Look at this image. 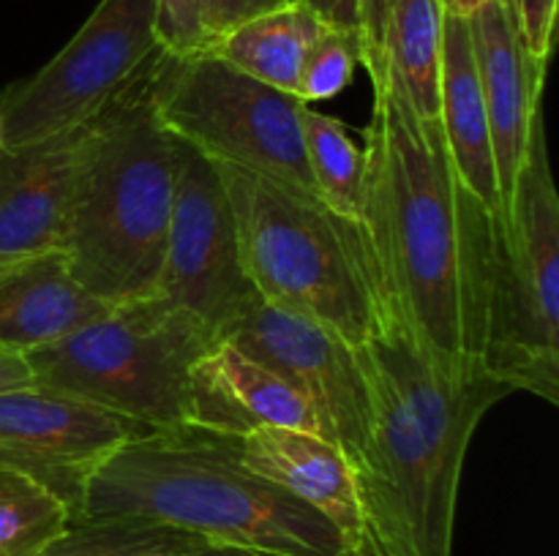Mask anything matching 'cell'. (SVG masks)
I'll return each mask as SVG.
<instances>
[{
  "instance_id": "6da1fadb",
  "label": "cell",
  "mask_w": 559,
  "mask_h": 556,
  "mask_svg": "<svg viewBox=\"0 0 559 556\" xmlns=\"http://www.w3.org/2000/svg\"><path fill=\"white\" fill-rule=\"evenodd\" d=\"M371 85L360 221L388 309L431 358L475 365L486 341L495 213L459 180L440 118H420L388 65Z\"/></svg>"
},
{
  "instance_id": "7a4b0ae2",
  "label": "cell",
  "mask_w": 559,
  "mask_h": 556,
  "mask_svg": "<svg viewBox=\"0 0 559 556\" xmlns=\"http://www.w3.org/2000/svg\"><path fill=\"white\" fill-rule=\"evenodd\" d=\"M358 354L371 396L369 439L353 461L364 548L377 556H453L467 447L511 387L480 363L431 358L393 316Z\"/></svg>"
},
{
  "instance_id": "3957f363",
  "label": "cell",
  "mask_w": 559,
  "mask_h": 556,
  "mask_svg": "<svg viewBox=\"0 0 559 556\" xmlns=\"http://www.w3.org/2000/svg\"><path fill=\"white\" fill-rule=\"evenodd\" d=\"M74 521L162 523L205 543L273 556H333L344 548L328 518L240 463L238 436L194 425L120 445L87 478Z\"/></svg>"
},
{
  "instance_id": "277c9868",
  "label": "cell",
  "mask_w": 559,
  "mask_h": 556,
  "mask_svg": "<svg viewBox=\"0 0 559 556\" xmlns=\"http://www.w3.org/2000/svg\"><path fill=\"white\" fill-rule=\"evenodd\" d=\"M153 63L115 98L71 185L60 234L74 281L107 305L156 294L167 251L180 140L153 112Z\"/></svg>"
},
{
  "instance_id": "5b68a950",
  "label": "cell",
  "mask_w": 559,
  "mask_h": 556,
  "mask_svg": "<svg viewBox=\"0 0 559 556\" xmlns=\"http://www.w3.org/2000/svg\"><path fill=\"white\" fill-rule=\"evenodd\" d=\"M216 167L257 294L320 322L355 349L380 336L391 309L364 221L251 169Z\"/></svg>"
},
{
  "instance_id": "8992f818",
  "label": "cell",
  "mask_w": 559,
  "mask_h": 556,
  "mask_svg": "<svg viewBox=\"0 0 559 556\" xmlns=\"http://www.w3.org/2000/svg\"><path fill=\"white\" fill-rule=\"evenodd\" d=\"M222 341L158 294L109 305L60 341L27 352L33 382L153 428L186 425L197 360Z\"/></svg>"
},
{
  "instance_id": "52a82bcc",
  "label": "cell",
  "mask_w": 559,
  "mask_h": 556,
  "mask_svg": "<svg viewBox=\"0 0 559 556\" xmlns=\"http://www.w3.org/2000/svg\"><path fill=\"white\" fill-rule=\"evenodd\" d=\"M480 363L511 392L559 401V200L544 104L533 118L508 221L495 216Z\"/></svg>"
},
{
  "instance_id": "ba28073f",
  "label": "cell",
  "mask_w": 559,
  "mask_h": 556,
  "mask_svg": "<svg viewBox=\"0 0 559 556\" xmlns=\"http://www.w3.org/2000/svg\"><path fill=\"white\" fill-rule=\"evenodd\" d=\"M147 93L158 123L202 156L317 196L300 123L306 101L298 96L233 69L207 49L186 58L158 55Z\"/></svg>"
},
{
  "instance_id": "9c48e42d",
  "label": "cell",
  "mask_w": 559,
  "mask_h": 556,
  "mask_svg": "<svg viewBox=\"0 0 559 556\" xmlns=\"http://www.w3.org/2000/svg\"><path fill=\"white\" fill-rule=\"evenodd\" d=\"M158 0H102L47 65L0 90V147L36 145L96 118L164 52Z\"/></svg>"
},
{
  "instance_id": "30bf717a",
  "label": "cell",
  "mask_w": 559,
  "mask_h": 556,
  "mask_svg": "<svg viewBox=\"0 0 559 556\" xmlns=\"http://www.w3.org/2000/svg\"><path fill=\"white\" fill-rule=\"evenodd\" d=\"M156 294L224 338L257 303L240 259L238 229L216 161L180 142L167 251Z\"/></svg>"
},
{
  "instance_id": "8fae6325",
  "label": "cell",
  "mask_w": 559,
  "mask_h": 556,
  "mask_svg": "<svg viewBox=\"0 0 559 556\" xmlns=\"http://www.w3.org/2000/svg\"><path fill=\"white\" fill-rule=\"evenodd\" d=\"M224 341L293 385L320 414L328 439L349 463L364 452L371 425V396L358 349L295 311L257 300Z\"/></svg>"
},
{
  "instance_id": "7c38bea8",
  "label": "cell",
  "mask_w": 559,
  "mask_h": 556,
  "mask_svg": "<svg viewBox=\"0 0 559 556\" xmlns=\"http://www.w3.org/2000/svg\"><path fill=\"white\" fill-rule=\"evenodd\" d=\"M151 431L158 428L41 385L0 392V469L52 491L69 505L71 521L96 467Z\"/></svg>"
},
{
  "instance_id": "4fadbf2b",
  "label": "cell",
  "mask_w": 559,
  "mask_h": 556,
  "mask_svg": "<svg viewBox=\"0 0 559 556\" xmlns=\"http://www.w3.org/2000/svg\"><path fill=\"white\" fill-rule=\"evenodd\" d=\"M467 22L489 114L497 191L508 221L519 172L527 156L533 118L540 107L546 69L524 44L516 0H486L467 16Z\"/></svg>"
},
{
  "instance_id": "5bb4252c",
  "label": "cell",
  "mask_w": 559,
  "mask_h": 556,
  "mask_svg": "<svg viewBox=\"0 0 559 556\" xmlns=\"http://www.w3.org/2000/svg\"><path fill=\"white\" fill-rule=\"evenodd\" d=\"M112 104L52 140L0 147V267L60 249L71 185Z\"/></svg>"
},
{
  "instance_id": "9a60e30c",
  "label": "cell",
  "mask_w": 559,
  "mask_h": 556,
  "mask_svg": "<svg viewBox=\"0 0 559 556\" xmlns=\"http://www.w3.org/2000/svg\"><path fill=\"white\" fill-rule=\"evenodd\" d=\"M186 425L224 436L273 425L328 439L320 414L293 385L224 338L191 368Z\"/></svg>"
},
{
  "instance_id": "2e32d148",
  "label": "cell",
  "mask_w": 559,
  "mask_h": 556,
  "mask_svg": "<svg viewBox=\"0 0 559 556\" xmlns=\"http://www.w3.org/2000/svg\"><path fill=\"white\" fill-rule=\"evenodd\" d=\"M246 469L278 485L336 527L344 545L364 548L358 483L349 458L336 442L298 428H257L238 436Z\"/></svg>"
},
{
  "instance_id": "e0dca14e",
  "label": "cell",
  "mask_w": 559,
  "mask_h": 556,
  "mask_svg": "<svg viewBox=\"0 0 559 556\" xmlns=\"http://www.w3.org/2000/svg\"><path fill=\"white\" fill-rule=\"evenodd\" d=\"M109 305L74 281L63 251L0 267V347L33 352L80 330Z\"/></svg>"
},
{
  "instance_id": "ac0fdd59",
  "label": "cell",
  "mask_w": 559,
  "mask_h": 556,
  "mask_svg": "<svg viewBox=\"0 0 559 556\" xmlns=\"http://www.w3.org/2000/svg\"><path fill=\"white\" fill-rule=\"evenodd\" d=\"M440 123L459 180L478 196L486 210L506 221L497 191L489 114L475 65L473 33L467 16L459 14H445L442 20Z\"/></svg>"
},
{
  "instance_id": "d6986e66",
  "label": "cell",
  "mask_w": 559,
  "mask_h": 556,
  "mask_svg": "<svg viewBox=\"0 0 559 556\" xmlns=\"http://www.w3.org/2000/svg\"><path fill=\"white\" fill-rule=\"evenodd\" d=\"M325 31L328 25L314 11L289 3L243 22L205 49L233 69L298 96L306 58Z\"/></svg>"
},
{
  "instance_id": "ffe728a7",
  "label": "cell",
  "mask_w": 559,
  "mask_h": 556,
  "mask_svg": "<svg viewBox=\"0 0 559 556\" xmlns=\"http://www.w3.org/2000/svg\"><path fill=\"white\" fill-rule=\"evenodd\" d=\"M442 20L440 0H396L388 20L385 65L424 120L440 118Z\"/></svg>"
},
{
  "instance_id": "44dd1931",
  "label": "cell",
  "mask_w": 559,
  "mask_h": 556,
  "mask_svg": "<svg viewBox=\"0 0 559 556\" xmlns=\"http://www.w3.org/2000/svg\"><path fill=\"white\" fill-rule=\"evenodd\" d=\"M304 145L317 196L342 216L360 221L366 191V150L355 145L342 120L306 104Z\"/></svg>"
},
{
  "instance_id": "7402d4cb",
  "label": "cell",
  "mask_w": 559,
  "mask_h": 556,
  "mask_svg": "<svg viewBox=\"0 0 559 556\" xmlns=\"http://www.w3.org/2000/svg\"><path fill=\"white\" fill-rule=\"evenodd\" d=\"M197 534L145 521H71L36 556H189Z\"/></svg>"
},
{
  "instance_id": "603a6c76",
  "label": "cell",
  "mask_w": 559,
  "mask_h": 556,
  "mask_svg": "<svg viewBox=\"0 0 559 556\" xmlns=\"http://www.w3.org/2000/svg\"><path fill=\"white\" fill-rule=\"evenodd\" d=\"M71 523L63 499L27 474L0 469V556H36Z\"/></svg>"
},
{
  "instance_id": "cb8c5ba5",
  "label": "cell",
  "mask_w": 559,
  "mask_h": 556,
  "mask_svg": "<svg viewBox=\"0 0 559 556\" xmlns=\"http://www.w3.org/2000/svg\"><path fill=\"white\" fill-rule=\"evenodd\" d=\"M360 63V36L353 31L328 27L306 58L300 74L298 98L306 104L328 101L353 82L355 65Z\"/></svg>"
},
{
  "instance_id": "d4e9b609",
  "label": "cell",
  "mask_w": 559,
  "mask_h": 556,
  "mask_svg": "<svg viewBox=\"0 0 559 556\" xmlns=\"http://www.w3.org/2000/svg\"><path fill=\"white\" fill-rule=\"evenodd\" d=\"M158 47L175 58L202 49V0H158Z\"/></svg>"
},
{
  "instance_id": "484cf974",
  "label": "cell",
  "mask_w": 559,
  "mask_h": 556,
  "mask_svg": "<svg viewBox=\"0 0 559 556\" xmlns=\"http://www.w3.org/2000/svg\"><path fill=\"white\" fill-rule=\"evenodd\" d=\"M289 3L295 0H202V49L243 22Z\"/></svg>"
},
{
  "instance_id": "4316f807",
  "label": "cell",
  "mask_w": 559,
  "mask_h": 556,
  "mask_svg": "<svg viewBox=\"0 0 559 556\" xmlns=\"http://www.w3.org/2000/svg\"><path fill=\"white\" fill-rule=\"evenodd\" d=\"M396 0H360V63L369 76L385 71V33Z\"/></svg>"
},
{
  "instance_id": "83f0119b",
  "label": "cell",
  "mask_w": 559,
  "mask_h": 556,
  "mask_svg": "<svg viewBox=\"0 0 559 556\" xmlns=\"http://www.w3.org/2000/svg\"><path fill=\"white\" fill-rule=\"evenodd\" d=\"M516 9L524 44H527L530 55L546 69L551 44H555L557 0H516Z\"/></svg>"
},
{
  "instance_id": "f1b7e54d",
  "label": "cell",
  "mask_w": 559,
  "mask_h": 556,
  "mask_svg": "<svg viewBox=\"0 0 559 556\" xmlns=\"http://www.w3.org/2000/svg\"><path fill=\"white\" fill-rule=\"evenodd\" d=\"M314 11L328 27L336 31H353L360 36V0H295Z\"/></svg>"
},
{
  "instance_id": "f546056e",
  "label": "cell",
  "mask_w": 559,
  "mask_h": 556,
  "mask_svg": "<svg viewBox=\"0 0 559 556\" xmlns=\"http://www.w3.org/2000/svg\"><path fill=\"white\" fill-rule=\"evenodd\" d=\"M27 385H36V382H33V371L25 354L0 347V392Z\"/></svg>"
},
{
  "instance_id": "4dcf8cb0",
  "label": "cell",
  "mask_w": 559,
  "mask_h": 556,
  "mask_svg": "<svg viewBox=\"0 0 559 556\" xmlns=\"http://www.w3.org/2000/svg\"><path fill=\"white\" fill-rule=\"evenodd\" d=\"M189 556H273V554H262V551H254V548H240V545L202 543L200 548L191 551Z\"/></svg>"
},
{
  "instance_id": "1f68e13d",
  "label": "cell",
  "mask_w": 559,
  "mask_h": 556,
  "mask_svg": "<svg viewBox=\"0 0 559 556\" xmlns=\"http://www.w3.org/2000/svg\"><path fill=\"white\" fill-rule=\"evenodd\" d=\"M440 3H442V9H445V14L469 16L480 3H486V0H440Z\"/></svg>"
},
{
  "instance_id": "d6a6232c",
  "label": "cell",
  "mask_w": 559,
  "mask_h": 556,
  "mask_svg": "<svg viewBox=\"0 0 559 556\" xmlns=\"http://www.w3.org/2000/svg\"><path fill=\"white\" fill-rule=\"evenodd\" d=\"M333 556H377V554H371V551L360 548V545H344V548H338Z\"/></svg>"
}]
</instances>
